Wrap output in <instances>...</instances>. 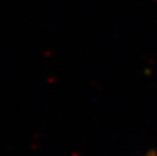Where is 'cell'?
I'll return each mask as SVG.
<instances>
[{
  "instance_id": "1",
  "label": "cell",
  "mask_w": 157,
  "mask_h": 156,
  "mask_svg": "<svg viewBox=\"0 0 157 156\" xmlns=\"http://www.w3.org/2000/svg\"><path fill=\"white\" fill-rule=\"evenodd\" d=\"M147 156H157V155H156V154H155V152H151V154H148V155H147Z\"/></svg>"
}]
</instances>
